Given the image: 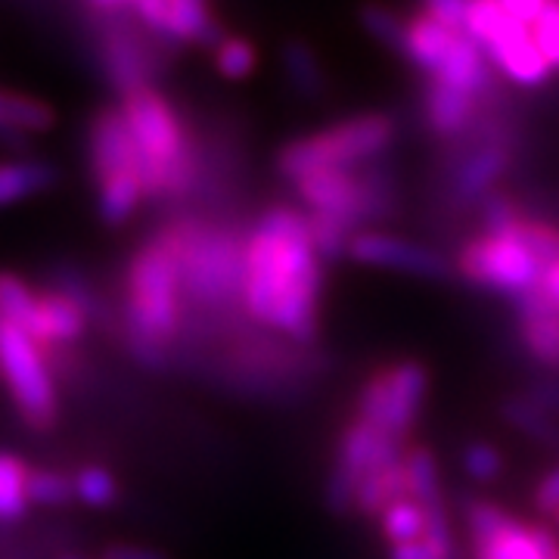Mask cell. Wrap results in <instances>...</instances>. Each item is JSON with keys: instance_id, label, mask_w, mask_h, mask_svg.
<instances>
[{"instance_id": "cell-9", "label": "cell", "mask_w": 559, "mask_h": 559, "mask_svg": "<svg viewBox=\"0 0 559 559\" xmlns=\"http://www.w3.org/2000/svg\"><path fill=\"white\" fill-rule=\"evenodd\" d=\"M525 218V215H522ZM522 218L507 230H481L457 252L460 277L520 301L538 286L544 261L522 234Z\"/></svg>"}, {"instance_id": "cell-25", "label": "cell", "mask_w": 559, "mask_h": 559, "mask_svg": "<svg viewBox=\"0 0 559 559\" xmlns=\"http://www.w3.org/2000/svg\"><path fill=\"white\" fill-rule=\"evenodd\" d=\"M399 498H407V473H404V457L395 463L377 466L373 473H367L364 481L355 491V503L352 510H358L360 516H380L389 503Z\"/></svg>"}, {"instance_id": "cell-43", "label": "cell", "mask_w": 559, "mask_h": 559, "mask_svg": "<svg viewBox=\"0 0 559 559\" xmlns=\"http://www.w3.org/2000/svg\"><path fill=\"white\" fill-rule=\"evenodd\" d=\"M554 525H557V528H559V510H557V516H554Z\"/></svg>"}, {"instance_id": "cell-3", "label": "cell", "mask_w": 559, "mask_h": 559, "mask_svg": "<svg viewBox=\"0 0 559 559\" xmlns=\"http://www.w3.org/2000/svg\"><path fill=\"white\" fill-rule=\"evenodd\" d=\"M119 109L138 146L146 200H183L200 178V156L175 103L159 87L124 94Z\"/></svg>"}, {"instance_id": "cell-15", "label": "cell", "mask_w": 559, "mask_h": 559, "mask_svg": "<svg viewBox=\"0 0 559 559\" xmlns=\"http://www.w3.org/2000/svg\"><path fill=\"white\" fill-rule=\"evenodd\" d=\"M476 559H559V535L547 525H525L498 503L476 500L466 507Z\"/></svg>"}, {"instance_id": "cell-23", "label": "cell", "mask_w": 559, "mask_h": 559, "mask_svg": "<svg viewBox=\"0 0 559 559\" xmlns=\"http://www.w3.org/2000/svg\"><path fill=\"white\" fill-rule=\"evenodd\" d=\"M516 308H520V336L525 352L544 370L559 373V314L532 299H520Z\"/></svg>"}, {"instance_id": "cell-24", "label": "cell", "mask_w": 559, "mask_h": 559, "mask_svg": "<svg viewBox=\"0 0 559 559\" xmlns=\"http://www.w3.org/2000/svg\"><path fill=\"white\" fill-rule=\"evenodd\" d=\"M404 473H407V495L417 503H423L429 513L448 516L439 460H436V454L426 444H414V448L404 451Z\"/></svg>"}, {"instance_id": "cell-5", "label": "cell", "mask_w": 559, "mask_h": 559, "mask_svg": "<svg viewBox=\"0 0 559 559\" xmlns=\"http://www.w3.org/2000/svg\"><path fill=\"white\" fill-rule=\"evenodd\" d=\"M399 124L385 112H364L336 121L314 134L289 140L277 153V171L286 180L333 168H367L395 143Z\"/></svg>"}, {"instance_id": "cell-13", "label": "cell", "mask_w": 559, "mask_h": 559, "mask_svg": "<svg viewBox=\"0 0 559 559\" xmlns=\"http://www.w3.org/2000/svg\"><path fill=\"white\" fill-rule=\"evenodd\" d=\"M429 395V373L417 360H399L377 370L360 385L358 414L380 432L404 441L414 423L423 414V404Z\"/></svg>"}, {"instance_id": "cell-41", "label": "cell", "mask_w": 559, "mask_h": 559, "mask_svg": "<svg viewBox=\"0 0 559 559\" xmlns=\"http://www.w3.org/2000/svg\"><path fill=\"white\" fill-rule=\"evenodd\" d=\"M97 13H121L124 7H134L138 0H87Z\"/></svg>"}, {"instance_id": "cell-30", "label": "cell", "mask_w": 559, "mask_h": 559, "mask_svg": "<svg viewBox=\"0 0 559 559\" xmlns=\"http://www.w3.org/2000/svg\"><path fill=\"white\" fill-rule=\"evenodd\" d=\"M75 476V500L91 507V510H106L119 500V479L109 466L100 463H87L81 466Z\"/></svg>"}, {"instance_id": "cell-42", "label": "cell", "mask_w": 559, "mask_h": 559, "mask_svg": "<svg viewBox=\"0 0 559 559\" xmlns=\"http://www.w3.org/2000/svg\"><path fill=\"white\" fill-rule=\"evenodd\" d=\"M60 559H94V557H84V554H66V557Z\"/></svg>"}, {"instance_id": "cell-6", "label": "cell", "mask_w": 559, "mask_h": 559, "mask_svg": "<svg viewBox=\"0 0 559 559\" xmlns=\"http://www.w3.org/2000/svg\"><path fill=\"white\" fill-rule=\"evenodd\" d=\"M87 165L97 190V215L103 224L119 227L134 218L143 193V168L138 146L119 106H103L87 128Z\"/></svg>"}, {"instance_id": "cell-1", "label": "cell", "mask_w": 559, "mask_h": 559, "mask_svg": "<svg viewBox=\"0 0 559 559\" xmlns=\"http://www.w3.org/2000/svg\"><path fill=\"white\" fill-rule=\"evenodd\" d=\"M323 259L311 240L308 212L274 205L242 237V311L296 345L320 333Z\"/></svg>"}, {"instance_id": "cell-19", "label": "cell", "mask_w": 559, "mask_h": 559, "mask_svg": "<svg viewBox=\"0 0 559 559\" xmlns=\"http://www.w3.org/2000/svg\"><path fill=\"white\" fill-rule=\"evenodd\" d=\"M479 97L444 87L439 81H426L423 87V119L439 140H457L473 131L481 109Z\"/></svg>"}, {"instance_id": "cell-2", "label": "cell", "mask_w": 559, "mask_h": 559, "mask_svg": "<svg viewBox=\"0 0 559 559\" xmlns=\"http://www.w3.org/2000/svg\"><path fill=\"white\" fill-rule=\"evenodd\" d=\"M183 299L178 234L168 224L131 255L124 274V342L146 370L168 367V345L178 336Z\"/></svg>"}, {"instance_id": "cell-44", "label": "cell", "mask_w": 559, "mask_h": 559, "mask_svg": "<svg viewBox=\"0 0 559 559\" xmlns=\"http://www.w3.org/2000/svg\"><path fill=\"white\" fill-rule=\"evenodd\" d=\"M0 330H3V320H0Z\"/></svg>"}, {"instance_id": "cell-11", "label": "cell", "mask_w": 559, "mask_h": 559, "mask_svg": "<svg viewBox=\"0 0 559 559\" xmlns=\"http://www.w3.org/2000/svg\"><path fill=\"white\" fill-rule=\"evenodd\" d=\"M463 32L479 44V50L507 81L520 87H540L554 79L550 62L544 60L532 28L516 22L500 0H469V13Z\"/></svg>"}, {"instance_id": "cell-39", "label": "cell", "mask_w": 559, "mask_h": 559, "mask_svg": "<svg viewBox=\"0 0 559 559\" xmlns=\"http://www.w3.org/2000/svg\"><path fill=\"white\" fill-rule=\"evenodd\" d=\"M100 559H168L156 547H143V544H109L100 554Z\"/></svg>"}, {"instance_id": "cell-10", "label": "cell", "mask_w": 559, "mask_h": 559, "mask_svg": "<svg viewBox=\"0 0 559 559\" xmlns=\"http://www.w3.org/2000/svg\"><path fill=\"white\" fill-rule=\"evenodd\" d=\"M44 352L47 348H40L25 330L3 323V330H0V380L7 385L20 419L35 432L53 429V423L60 417L57 373Z\"/></svg>"}, {"instance_id": "cell-38", "label": "cell", "mask_w": 559, "mask_h": 559, "mask_svg": "<svg viewBox=\"0 0 559 559\" xmlns=\"http://www.w3.org/2000/svg\"><path fill=\"white\" fill-rule=\"evenodd\" d=\"M550 0H500V7L513 16L516 22H522V25H535V20H538L540 13H544V7H547Z\"/></svg>"}, {"instance_id": "cell-16", "label": "cell", "mask_w": 559, "mask_h": 559, "mask_svg": "<svg viewBox=\"0 0 559 559\" xmlns=\"http://www.w3.org/2000/svg\"><path fill=\"white\" fill-rule=\"evenodd\" d=\"M348 259L358 261L364 267H382V271H399L411 277L441 280L448 274V259L423 246V242L407 240L399 234H385L377 227H364L348 242Z\"/></svg>"}, {"instance_id": "cell-21", "label": "cell", "mask_w": 559, "mask_h": 559, "mask_svg": "<svg viewBox=\"0 0 559 559\" xmlns=\"http://www.w3.org/2000/svg\"><path fill=\"white\" fill-rule=\"evenodd\" d=\"M60 183V168L38 156L0 162V209L20 205L53 190Z\"/></svg>"}, {"instance_id": "cell-32", "label": "cell", "mask_w": 559, "mask_h": 559, "mask_svg": "<svg viewBox=\"0 0 559 559\" xmlns=\"http://www.w3.org/2000/svg\"><path fill=\"white\" fill-rule=\"evenodd\" d=\"M212 57H215V69L230 81L249 79L259 69V47L249 38H240V35H224L215 44Z\"/></svg>"}, {"instance_id": "cell-28", "label": "cell", "mask_w": 559, "mask_h": 559, "mask_svg": "<svg viewBox=\"0 0 559 559\" xmlns=\"http://www.w3.org/2000/svg\"><path fill=\"white\" fill-rule=\"evenodd\" d=\"M500 414H503V419H507L516 432H522V436L540 441V444H559L557 417H554L550 411H544L538 401H532L528 395L507 401V404L500 407Z\"/></svg>"}, {"instance_id": "cell-29", "label": "cell", "mask_w": 559, "mask_h": 559, "mask_svg": "<svg viewBox=\"0 0 559 559\" xmlns=\"http://www.w3.org/2000/svg\"><path fill=\"white\" fill-rule=\"evenodd\" d=\"M28 469L25 460L0 451V522H16L28 513Z\"/></svg>"}, {"instance_id": "cell-27", "label": "cell", "mask_w": 559, "mask_h": 559, "mask_svg": "<svg viewBox=\"0 0 559 559\" xmlns=\"http://www.w3.org/2000/svg\"><path fill=\"white\" fill-rule=\"evenodd\" d=\"M35 314H38V289H32L13 271H0V320L20 326L32 336Z\"/></svg>"}, {"instance_id": "cell-36", "label": "cell", "mask_w": 559, "mask_h": 559, "mask_svg": "<svg viewBox=\"0 0 559 559\" xmlns=\"http://www.w3.org/2000/svg\"><path fill=\"white\" fill-rule=\"evenodd\" d=\"M423 13L439 20L448 28L463 32L466 25V13H469V0H423Z\"/></svg>"}, {"instance_id": "cell-14", "label": "cell", "mask_w": 559, "mask_h": 559, "mask_svg": "<svg viewBox=\"0 0 559 559\" xmlns=\"http://www.w3.org/2000/svg\"><path fill=\"white\" fill-rule=\"evenodd\" d=\"M404 441L392 439L380 432L377 426H370L367 419L355 417L342 429L336 441V454H333V469L326 476V503L336 513H348L355 503V491L364 481L367 473H373L377 466L395 463L404 457Z\"/></svg>"}, {"instance_id": "cell-7", "label": "cell", "mask_w": 559, "mask_h": 559, "mask_svg": "<svg viewBox=\"0 0 559 559\" xmlns=\"http://www.w3.org/2000/svg\"><path fill=\"white\" fill-rule=\"evenodd\" d=\"M178 234L180 277L187 299L200 305H224L240 299L242 240L230 230L200 221L171 224Z\"/></svg>"}, {"instance_id": "cell-22", "label": "cell", "mask_w": 559, "mask_h": 559, "mask_svg": "<svg viewBox=\"0 0 559 559\" xmlns=\"http://www.w3.org/2000/svg\"><path fill=\"white\" fill-rule=\"evenodd\" d=\"M380 532L385 544H389V550L392 547H401V544H414V540L426 538V535H432V532H451V525H448V516H436V513H429L423 503L411 498H399L395 503H389L385 510H382L380 516Z\"/></svg>"}, {"instance_id": "cell-33", "label": "cell", "mask_w": 559, "mask_h": 559, "mask_svg": "<svg viewBox=\"0 0 559 559\" xmlns=\"http://www.w3.org/2000/svg\"><path fill=\"white\" fill-rule=\"evenodd\" d=\"M404 22L407 16H399V10L385 7L380 0H370L360 7V25L373 40H380L389 50H401V38H404Z\"/></svg>"}, {"instance_id": "cell-35", "label": "cell", "mask_w": 559, "mask_h": 559, "mask_svg": "<svg viewBox=\"0 0 559 559\" xmlns=\"http://www.w3.org/2000/svg\"><path fill=\"white\" fill-rule=\"evenodd\" d=\"M451 554H454L451 532H432V535L414 540V544L392 547L389 559H451Z\"/></svg>"}, {"instance_id": "cell-4", "label": "cell", "mask_w": 559, "mask_h": 559, "mask_svg": "<svg viewBox=\"0 0 559 559\" xmlns=\"http://www.w3.org/2000/svg\"><path fill=\"white\" fill-rule=\"evenodd\" d=\"M399 53L419 69L426 81H439L479 100H491L498 94V72L479 50V44L466 32L448 28L426 13L407 16Z\"/></svg>"}, {"instance_id": "cell-37", "label": "cell", "mask_w": 559, "mask_h": 559, "mask_svg": "<svg viewBox=\"0 0 559 559\" xmlns=\"http://www.w3.org/2000/svg\"><path fill=\"white\" fill-rule=\"evenodd\" d=\"M535 507L540 516H557L559 510V466H554L550 473H544V479L535 488Z\"/></svg>"}, {"instance_id": "cell-8", "label": "cell", "mask_w": 559, "mask_h": 559, "mask_svg": "<svg viewBox=\"0 0 559 559\" xmlns=\"http://www.w3.org/2000/svg\"><path fill=\"white\" fill-rule=\"evenodd\" d=\"M296 193L308 215L336 218L352 230H364V224L385 218L395 202V187L389 171L373 165L305 175L296 180Z\"/></svg>"}, {"instance_id": "cell-18", "label": "cell", "mask_w": 559, "mask_h": 559, "mask_svg": "<svg viewBox=\"0 0 559 559\" xmlns=\"http://www.w3.org/2000/svg\"><path fill=\"white\" fill-rule=\"evenodd\" d=\"M87 320H91V311L69 293H62L57 286L38 289V314L32 326V340L50 352L69 348L87 333Z\"/></svg>"}, {"instance_id": "cell-17", "label": "cell", "mask_w": 559, "mask_h": 559, "mask_svg": "<svg viewBox=\"0 0 559 559\" xmlns=\"http://www.w3.org/2000/svg\"><path fill=\"white\" fill-rule=\"evenodd\" d=\"M513 159V150L507 140H500L498 134H485V138L457 162L454 168V183L451 193L460 202H485L491 197L495 183H498Z\"/></svg>"}, {"instance_id": "cell-31", "label": "cell", "mask_w": 559, "mask_h": 559, "mask_svg": "<svg viewBox=\"0 0 559 559\" xmlns=\"http://www.w3.org/2000/svg\"><path fill=\"white\" fill-rule=\"evenodd\" d=\"M75 500V476L50 469V466H35L28 469V503L35 507H69Z\"/></svg>"}, {"instance_id": "cell-34", "label": "cell", "mask_w": 559, "mask_h": 559, "mask_svg": "<svg viewBox=\"0 0 559 559\" xmlns=\"http://www.w3.org/2000/svg\"><path fill=\"white\" fill-rule=\"evenodd\" d=\"M463 473L479 485H491L503 476V454L491 441H469L463 448Z\"/></svg>"}, {"instance_id": "cell-20", "label": "cell", "mask_w": 559, "mask_h": 559, "mask_svg": "<svg viewBox=\"0 0 559 559\" xmlns=\"http://www.w3.org/2000/svg\"><path fill=\"white\" fill-rule=\"evenodd\" d=\"M57 124V112L38 97L0 91V143L10 150H25L35 134Z\"/></svg>"}, {"instance_id": "cell-12", "label": "cell", "mask_w": 559, "mask_h": 559, "mask_svg": "<svg viewBox=\"0 0 559 559\" xmlns=\"http://www.w3.org/2000/svg\"><path fill=\"white\" fill-rule=\"evenodd\" d=\"M100 32H97V57H100L103 79L109 87L124 97L140 87H156L153 81L165 72L168 62V44L150 35L140 22L124 20V13H100Z\"/></svg>"}, {"instance_id": "cell-26", "label": "cell", "mask_w": 559, "mask_h": 559, "mask_svg": "<svg viewBox=\"0 0 559 559\" xmlns=\"http://www.w3.org/2000/svg\"><path fill=\"white\" fill-rule=\"evenodd\" d=\"M283 72H286L289 87L305 100H318L326 94L323 62L308 40H286L283 44Z\"/></svg>"}, {"instance_id": "cell-40", "label": "cell", "mask_w": 559, "mask_h": 559, "mask_svg": "<svg viewBox=\"0 0 559 559\" xmlns=\"http://www.w3.org/2000/svg\"><path fill=\"white\" fill-rule=\"evenodd\" d=\"M528 399L538 401L544 411H550L554 417H559V380L538 382V385L528 392Z\"/></svg>"}]
</instances>
